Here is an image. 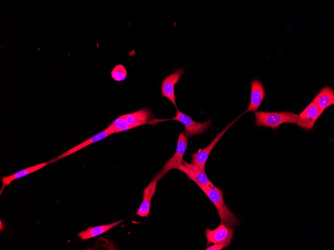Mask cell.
Returning a JSON list of instances; mask_svg holds the SVG:
<instances>
[{
	"label": "cell",
	"instance_id": "5",
	"mask_svg": "<svg viewBox=\"0 0 334 250\" xmlns=\"http://www.w3.org/2000/svg\"><path fill=\"white\" fill-rule=\"evenodd\" d=\"M168 120L178 121L182 123L184 126L183 132L188 138L201 134L210 127L212 123L211 119L202 123L194 121L190 116L182 113L178 108H176V116Z\"/></svg>",
	"mask_w": 334,
	"mask_h": 250
},
{
	"label": "cell",
	"instance_id": "18",
	"mask_svg": "<svg viewBox=\"0 0 334 250\" xmlns=\"http://www.w3.org/2000/svg\"><path fill=\"white\" fill-rule=\"evenodd\" d=\"M224 245L221 243L214 244V245L208 247L206 250H220L222 248H225Z\"/></svg>",
	"mask_w": 334,
	"mask_h": 250
},
{
	"label": "cell",
	"instance_id": "6",
	"mask_svg": "<svg viewBox=\"0 0 334 250\" xmlns=\"http://www.w3.org/2000/svg\"><path fill=\"white\" fill-rule=\"evenodd\" d=\"M234 232V228L227 227L222 222L220 225L214 230L206 228L204 234L207 240L206 245L210 246L212 243H221L226 248L232 242Z\"/></svg>",
	"mask_w": 334,
	"mask_h": 250
},
{
	"label": "cell",
	"instance_id": "16",
	"mask_svg": "<svg viewBox=\"0 0 334 250\" xmlns=\"http://www.w3.org/2000/svg\"><path fill=\"white\" fill-rule=\"evenodd\" d=\"M124 220L118 221L109 224L100 225L94 227H88L86 230L78 234L82 240H86L102 235L118 225Z\"/></svg>",
	"mask_w": 334,
	"mask_h": 250
},
{
	"label": "cell",
	"instance_id": "9",
	"mask_svg": "<svg viewBox=\"0 0 334 250\" xmlns=\"http://www.w3.org/2000/svg\"><path fill=\"white\" fill-rule=\"evenodd\" d=\"M185 71L180 68L171 74L166 76L162 81L161 84V94L162 97L169 99L177 108L176 100L174 86L178 83L180 76L184 74Z\"/></svg>",
	"mask_w": 334,
	"mask_h": 250
},
{
	"label": "cell",
	"instance_id": "12",
	"mask_svg": "<svg viewBox=\"0 0 334 250\" xmlns=\"http://www.w3.org/2000/svg\"><path fill=\"white\" fill-rule=\"evenodd\" d=\"M114 133H115L114 128L113 126L111 124H110L104 130L93 136L92 137L88 138L86 140L78 144V145L74 147L73 148L69 149L67 151L57 157L54 158V161L55 162H56L57 161L62 158H63L64 157H66V156L72 154L73 153L82 149V148L94 143L102 140L103 139Z\"/></svg>",
	"mask_w": 334,
	"mask_h": 250
},
{
	"label": "cell",
	"instance_id": "2",
	"mask_svg": "<svg viewBox=\"0 0 334 250\" xmlns=\"http://www.w3.org/2000/svg\"><path fill=\"white\" fill-rule=\"evenodd\" d=\"M214 204L218 211L221 222L228 227L237 226L240 222L235 215L226 206L221 190L216 186H198Z\"/></svg>",
	"mask_w": 334,
	"mask_h": 250
},
{
	"label": "cell",
	"instance_id": "4",
	"mask_svg": "<svg viewBox=\"0 0 334 250\" xmlns=\"http://www.w3.org/2000/svg\"><path fill=\"white\" fill-rule=\"evenodd\" d=\"M188 139L184 132L178 137L176 148L174 155L164 164L162 169L154 176L153 179L158 180L172 169L178 170L183 164V157L188 147Z\"/></svg>",
	"mask_w": 334,
	"mask_h": 250
},
{
	"label": "cell",
	"instance_id": "13",
	"mask_svg": "<svg viewBox=\"0 0 334 250\" xmlns=\"http://www.w3.org/2000/svg\"><path fill=\"white\" fill-rule=\"evenodd\" d=\"M158 181L153 179L144 190L142 201L136 214V215L142 217H148L150 213L151 201L156 191Z\"/></svg>",
	"mask_w": 334,
	"mask_h": 250
},
{
	"label": "cell",
	"instance_id": "8",
	"mask_svg": "<svg viewBox=\"0 0 334 250\" xmlns=\"http://www.w3.org/2000/svg\"><path fill=\"white\" fill-rule=\"evenodd\" d=\"M242 116L240 115L236 119L234 120L232 122L228 124L223 130H222L218 135L215 137L213 141L205 148L203 149H199V150L196 153L192 154V160L190 163L193 165L197 167L199 169L204 170L206 163L208 160V156L217 144L218 141L224 135L228 129L237 121Z\"/></svg>",
	"mask_w": 334,
	"mask_h": 250
},
{
	"label": "cell",
	"instance_id": "7",
	"mask_svg": "<svg viewBox=\"0 0 334 250\" xmlns=\"http://www.w3.org/2000/svg\"><path fill=\"white\" fill-rule=\"evenodd\" d=\"M323 112L315 102L312 101L300 113L298 114L296 123L304 130H312Z\"/></svg>",
	"mask_w": 334,
	"mask_h": 250
},
{
	"label": "cell",
	"instance_id": "17",
	"mask_svg": "<svg viewBox=\"0 0 334 250\" xmlns=\"http://www.w3.org/2000/svg\"><path fill=\"white\" fill-rule=\"evenodd\" d=\"M111 76L116 82L124 80L127 76L126 68L121 64L116 65L111 71Z\"/></svg>",
	"mask_w": 334,
	"mask_h": 250
},
{
	"label": "cell",
	"instance_id": "10",
	"mask_svg": "<svg viewBox=\"0 0 334 250\" xmlns=\"http://www.w3.org/2000/svg\"><path fill=\"white\" fill-rule=\"evenodd\" d=\"M179 170L183 172L187 177L192 180L198 186H204L209 187L214 186L206 176L204 170H202L191 163L183 161V164L180 167Z\"/></svg>",
	"mask_w": 334,
	"mask_h": 250
},
{
	"label": "cell",
	"instance_id": "1",
	"mask_svg": "<svg viewBox=\"0 0 334 250\" xmlns=\"http://www.w3.org/2000/svg\"><path fill=\"white\" fill-rule=\"evenodd\" d=\"M152 117V111L148 108H143L119 116L110 124L116 133L147 124Z\"/></svg>",
	"mask_w": 334,
	"mask_h": 250
},
{
	"label": "cell",
	"instance_id": "3",
	"mask_svg": "<svg viewBox=\"0 0 334 250\" xmlns=\"http://www.w3.org/2000/svg\"><path fill=\"white\" fill-rule=\"evenodd\" d=\"M255 124L258 127L264 126L276 130L284 123H296L298 114L292 112H255Z\"/></svg>",
	"mask_w": 334,
	"mask_h": 250
},
{
	"label": "cell",
	"instance_id": "11",
	"mask_svg": "<svg viewBox=\"0 0 334 250\" xmlns=\"http://www.w3.org/2000/svg\"><path fill=\"white\" fill-rule=\"evenodd\" d=\"M250 103L246 110L241 116L248 112L256 111L260 106L266 95L264 85L258 79H252L250 82Z\"/></svg>",
	"mask_w": 334,
	"mask_h": 250
},
{
	"label": "cell",
	"instance_id": "15",
	"mask_svg": "<svg viewBox=\"0 0 334 250\" xmlns=\"http://www.w3.org/2000/svg\"><path fill=\"white\" fill-rule=\"evenodd\" d=\"M324 111L334 103V91L330 86H324L312 100Z\"/></svg>",
	"mask_w": 334,
	"mask_h": 250
},
{
	"label": "cell",
	"instance_id": "14",
	"mask_svg": "<svg viewBox=\"0 0 334 250\" xmlns=\"http://www.w3.org/2000/svg\"><path fill=\"white\" fill-rule=\"evenodd\" d=\"M55 162L54 159H52L50 161L44 162L40 164H37L36 165H34L33 166L30 167L29 168L24 169V170H20V171H18L10 176H3L2 179V188L0 191V194H2V191L4 189V188L7 186L10 185V184L12 183V181H13L14 180H16L17 179L20 178L22 177H23L24 176H26L30 173H32L34 172H36L40 169L45 167L46 166L48 165V164Z\"/></svg>",
	"mask_w": 334,
	"mask_h": 250
}]
</instances>
